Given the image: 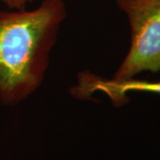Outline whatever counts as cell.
Wrapping results in <instances>:
<instances>
[{
  "instance_id": "6da1fadb",
  "label": "cell",
  "mask_w": 160,
  "mask_h": 160,
  "mask_svg": "<svg viewBox=\"0 0 160 160\" xmlns=\"http://www.w3.org/2000/svg\"><path fill=\"white\" fill-rule=\"evenodd\" d=\"M66 18L63 0H42L32 10H0V103L17 104L39 88Z\"/></svg>"
},
{
  "instance_id": "3957f363",
  "label": "cell",
  "mask_w": 160,
  "mask_h": 160,
  "mask_svg": "<svg viewBox=\"0 0 160 160\" xmlns=\"http://www.w3.org/2000/svg\"><path fill=\"white\" fill-rule=\"evenodd\" d=\"M97 91L107 94L115 105L119 106L126 102V92L129 91H146L160 93V81L149 83L131 79L126 82H115L111 79H103L97 76L86 73L80 75L78 85L75 87L73 94L83 98Z\"/></svg>"
},
{
  "instance_id": "277c9868",
  "label": "cell",
  "mask_w": 160,
  "mask_h": 160,
  "mask_svg": "<svg viewBox=\"0 0 160 160\" xmlns=\"http://www.w3.org/2000/svg\"><path fill=\"white\" fill-rule=\"evenodd\" d=\"M8 9H26L29 4H32L34 0H1Z\"/></svg>"
},
{
  "instance_id": "7a4b0ae2",
  "label": "cell",
  "mask_w": 160,
  "mask_h": 160,
  "mask_svg": "<svg viewBox=\"0 0 160 160\" xmlns=\"http://www.w3.org/2000/svg\"><path fill=\"white\" fill-rule=\"evenodd\" d=\"M131 29L129 51L116 71L115 82L133 79L143 71H160V0H117Z\"/></svg>"
}]
</instances>
